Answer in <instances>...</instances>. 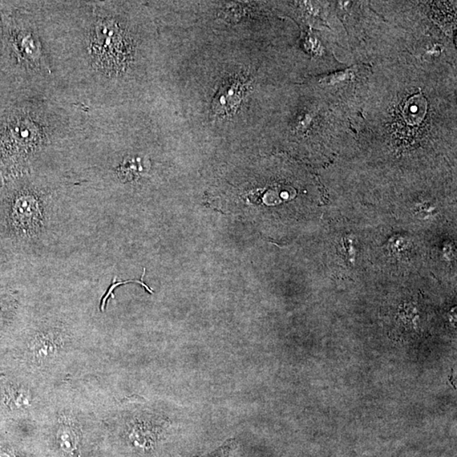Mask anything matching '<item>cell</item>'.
I'll return each mask as SVG.
<instances>
[{"mask_svg":"<svg viewBox=\"0 0 457 457\" xmlns=\"http://www.w3.org/2000/svg\"><path fill=\"white\" fill-rule=\"evenodd\" d=\"M230 444L228 446H225L223 448H221L220 450H218L216 453L210 457H227L230 451Z\"/></svg>","mask_w":457,"mask_h":457,"instance_id":"9c48e42d","label":"cell"},{"mask_svg":"<svg viewBox=\"0 0 457 457\" xmlns=\"http://www.w3.org/2000/svg\"><path fill=\"white\" fill-rule=\"evenodd\" d=\"M100 350L78 323L63 315L35 317L21 323L0 344V370L29 374L55 387L87 378Z\"/></svg>","mask_w":457,"mask_h":457,"instance_id":"6da1fadb","label":"cell"},{"mask_svg":"<svg viewBox=\"0 0 457 457\" xmlns=\"http://www.w3.org/2000/svg\"><path fill=\"white\" fill-rule=\"evenodd\" d=\"M54 388L29 374L0 370V421L35 424L46 410Z\"/></svg>","mask_w":457,"mask_h":457,"instance_id":"7a4b0ae2","label":"cell"},{"mask_svg":"<svg viewBox=\"0 0 457 457\" xmlns=\"http://www.w3.org/2000/svg\"><path fill=\"white\" fill-rule=\"evenodd\" d=\"M427 99L419 92L407 101L402 115L408 124L416 125L422 123L427 114Z\"/></svg>","mask_w":457,"mask_h":457,"instance_id":"52a82bcc","label":"cell"},{"mask_svg":"<svg viewBox=\"0 0 457 457\" xmlns=\"http://www.w3.org/2000/svg\"><path fill=\"white\" fill-rule=\"evenodd\" d=\"M22 319L14 299L8 295L0 293V344L10 337Z\"/></svg>","mask_w":457,"mask_h":457,"instance_id":"8992f818","label":"cell"},{"mask_svg":"<svg viewBox=\"0 0 457 457\" xmlns=\"http://www.w3.org/2000/svg\"><path fill=\"white\" fill-rule=\"evenodd\" d=\"M146 274V269H144L143 276H141V280H129V281H116V278L113 280L111 285L109 286L107 293L104 295V297L102 298V300H101V304H100V309L104 312L105 309H106V304L109 298H114V290L117 288V287H120L122 285H127V284H131V283H136V284H139L141 286H143L146 290L148 291L149 293L153 294V291L151 290L150 287L146 285L145 283L143 282V278Z\"/></svg>","mask_w":457,"mask_h":457,"instance_id":"ba28073f","label":"cell"},{"mask_svg":"<svg viewBox=\"0 0 457 457\" xmlns=\"http://www.w3.org/2000/svg\"><path fill=\"white\" fill-rule=\"evenodd\" d=\"M244 94V84L239 79H230L221 86L214 98L213 111L218 114H230L236 109Z\"/></svg>","mask_w":457,"mask_h":457,"instance_id":"5b68a950","label":"cell"},{"mask_svg":"<svg viewBox=\"0 0 457 457\" xmlns=\"http://www.w3.org/2000/svg\"><path fill=\"white\" fill-rule=\"evenodd\" d=\"M92 48L101 66L111 70L122 66L128 55L127 42L120 28L107 19L97 23Z\"/></svg>","mask_w":457,"mask_h":457,"instance_id":"3957f363","label":"cell"},{"mask_svg":"<svg viewBox=\"0 0 457 457\" xmlns=\"http://www.w3.org/2000/svg\"><path fill=\"white\" fill-rule=\"evenodd\" d=\"M42 202L34 195L22 196L16 200L13 213L22 230L28 234H38L43 228L45 216Z\"/></svg>","mask_w":457,"mask_h":457,"instance_id":"277c9868","label":"cell"}]
</instances>
